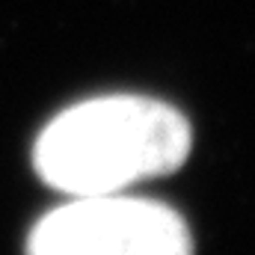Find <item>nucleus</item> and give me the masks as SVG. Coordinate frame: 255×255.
I'll use <instances>...</instances> for the list:
<instances>
[{
	"mask_svg": "<svg viewBox=\"0 0 255 255\" xmlns=\"http://www.w3.org/2000/svg\"><path fill=\"white\" fill-rule=\"evenodd\" d=\"M187 119L142 95L74 104L42 130L33 163L42 181L68 196H110L166 175L190 154Z\"/></svg>",
	"mask_w": 255,
	"mask_h": 255,
	"instance_id": "nucleus-1",
	"label": "nucleus"
},
{
	"mask_svg": "<svg viewBox=\"0 0 255 255\" xmlns=\"http://www.w3.org/2000/svg\"><path fill=\"white\" fill-rule=\"evenodd\" d=\"M27 255H193L187 223L148 199L74 196L30 235Z\"/></svg>",
	"mask_w": 255,
	"mask_h": 255,
	"instance_id": "nucleus-2",
	"label": "nucleus"
}]
</instances>
